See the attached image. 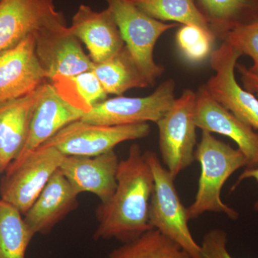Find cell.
<instances>
[{"label": "cell", "instance_id": "3", "mask_svg": "<svg viewBox=\"0 0 258 258\" xmlns=\"http://www.w3.org/2000/svg\"><path fill=\"white\" fill-rule=\"evenodd\" d=\"M154 176L149 223L153 229L174 241L192 258H203L200 244L194 239L188 226L189 219L174 184V178L161 164L155 153L144 152Z\"/></svg>", "mask_w": 258, "mask_h": 258}, {"label": "cell", "instance_id": "1", "mask_svg": "<svg viewBox=\"0 0 258 258\" xmlns=\"http://www.w3.org/2000/svg\"><path fill=\"white\" fill-rule=\"evenodd\" d=\"M113 195L96 209L98 226L94 239L132 242L152 230L149 211L154 187L152 169L140 146L133 144L119 161Z\"/></svg>", "mask_w": 258, "mask_h": 258}, {"label": "cell", "instance_id": "30", "mask_svg": "<svg viewBox=\"0 0 258 258\" xmlns=\"http://www.w3.org/2000/svg\"><path fill=\"white\" fill-rule=\"evenodd\" d=\"M1 1H2V0H0V2H1Z\"/></svg>", "mask_w": 258, "mask_h": 258}, {"label": "cell", "instance_id": "13", "mask_svg": "<svg viewBox=\"0 0 258 258\" xmlns=\"http://www.w3.org/2000/svg\"><path fill=\"white\" fill-rule=\"evenodd\" d=\"M195 120L197 128L233 140L247 158L246 168L258 167V133L215 101L205 85L196 92Z\"/></svg>", "mask_w": 258, "mask_h": 258}, {"label": "cell", "instance_id": "4", "mask_svg": "<svg viewBox=\"0 0 258 258\" xmlns=\"http://www.w3.org/2000/svg\"><path fill=\"white\" fill-rule=\"evenodd\" d=\"M114 17L125 46L146 78L149 86L155 83L164 71V66L156 63L154 50L159 37L179 26L165 23L149 16L131 0H106Z\"/></svg>", "mask_w": 258, "mask_h": 258}, {"label": "cell", "instance_id": "9", "mask_svg": "<svg viewBox=\"0 0 258 258\" xmlns=\"http://www.w3.org/2000/svg\"><path fill=\"white\" fill-rule=\"evenodd\" d=\"M241 56L230 43L222 41L210 55V64L215 74L205 86L215 101L245 124L258 130V98L244 89L235 78L236 66Z\"/></svg>", "mask_w": 258, "mask_h": 258}, {"label": "cell", "instance_id": "18", "mask_svg": "<svg viewBox=\"0 0 258 258\" xmlns=\"http://www.w3.org/2000/svg\"><path fill=\"white\" fill-rule=\"evenodd\" d=\"M44 84L30 94L0 106V174L18 157L26 142Z\"/></svg>", "mask_w": 258, "mask_h": 258}, {"label": "cell", "instance_id": "2", "mask_svg": "<svg viewBox=\"0 0 258 258\" xmlns=\"http://www.w3.org/2000/svg\"><path fill=\"white\" fill-rule=\"evenodd\" d=\"M195 161L200 163L201 173L195 201L186 208L189 220L198 219L205 212L222 213L237 220L238 212L222 201L221 191L232 174L247 167V158L243 153L203 131L201 141L195 150Z\"/></svg>", "mask_w": 258, "mask_h": 258}, {"label": "cell", "instance_id": "19", "mask_svg": "<svg viewBox=\"0 0 258 258\" xmlns=\"http://www.w3.org/2000/svg\"><path fill=\"white\" fill-rule=\"evenodd\" d=\"M215 36L223 40L237 27L258 20V0H197Z\"/></svg>", "mask_w": 258, "mask_h": 258}, {"label": "cell", "instance_id": "26", "mask_svg": "<svg viewBox=\"0 0 258 258\" xmlns=\"http://www.w3.org/2000/svg\"><path fill=\"white\" fill-rule=\"evenodd\" d=\"M222 41L230 43L242 55L250 57L253 64L249 71L258 76V20L231 30Z\"/></svg>", "mask_w": 258, "mask_h": 258}, {"label": "cell", "instance_id": "16", "mask_svg": "<svg viewBox=\"0 0 258 258\" xmlns=\"http://www.w3.org/2000/svg\"><path fill=\"white\" fill-rule=\"evenodd\" d=\"M84 112L62 99L52 83L45 82L34 111L28 138L21 152L12 163L21 161L69 123L81 119ZM10 166V165H9Z\"/></svg>", "mask_w": 258, "mask_h": 258}, {"label": "cell", "instance_id": "10", "mask_svg": "<svg viewBox=\"0 0 258 258\" xmlns=\"http://www.w3.org/2000/svg\"><path fill=\"white\" fill-rule=\"evenodd\" d=\"M66 25L54 0H2L0 52L15 46L30 35Z\"/></svg>", "mask_w": 258, "mask_h": 258}, {"label": "cell", "instance_id": "11", "mask_svg": "<svg viewBox=\"0 0 258 258\" xmlns=\"http://www.w3.org/2000/svg\"><path fill=\"white\" fill-rule=\"evenodd\" d=\"M35 52L47 80L92 71L94 62L67 25L35 34Z\"/></svg>", "mask_w": 258, "mask_h": 258}, {"label": "cell", "instance_id": "27", "mask_svg": "<svg viewBox=\"0 0 258 258\" xmlns=\"http://www.w3.org/2000/svg\"><path fill=\"white\" fill-rule=\"evenodd\" d=\"M227 235L220 229H213L204 235L200 244L203 258H234L227 249Z\"/></svg>", "mask_w": 258, "mask_h": 258}, {"label": "cell", "instance_id": "6", "mask_svg": "<svg viewBox=\"0 0 258 258\" xmlns=\"http://www.w3.org/2000/svg\"><path fill=\"white\" fill-rule=\"evenodd\" d=\"M64 154L52 147L37 148L21 161L11 163L0 184V198L25 215L38 198Z\"/></svg>", "mask_w": 258, "mask_h": 258}, {"label": "cell", "instance_id": "28", "mask_svg": "<svg viewBox=\"0 0 258 258\" xmlns=\"http://www.w3.org/2000/svg\"><path fill=\"white\" fill-rule=\"evenodd\" d=\"M236 69L240 75L242 88L246 91L253 93L258 98V76L250 72L248 68L244 64H237Z\"/></svg>", "mask_w": 258, "mask_h": 258}, {"label": "cell", "instance_id": "7", "mask_svg": "<svg viewBox=\"0 0 258 258\" xmlns=\"http://www.w3.org/2000/svg\"><path fill=\"white\" fill-rule=\"evenodd\" d=\"M150 132L148 123L108 126L79 119L60 129L42 146L55 148L64 156L96 157L125 141L145 138Z\"/></svg>", "mask_w": 258, "mask_h": 258}, {"label": "cell", "instance_id": "15", "mask_svg": "<svg viewBox=\"0 0 258 258\" xmlns=\"http://www.w3.org/2000/svg\"><path fill=\"white\" fill-rule=\"evenodd\" d=\"M69 28L86 45L90 57L96 64L111 58L125 45L114 17L108 8L97 12L88 5H80Z\"/></svg>", "mask_w": 258, "mask_h": 258}, {"label": "cell", "instance_id": "23", "mask_svg": "<svg viewBox=\"0 0 258 258\" xmlns=\"http://www.w3.org/2000/svg\"><path fill=\"white\" fill-rule=\"evenodd\" d=\"M18 209L0 199V258H25L35 234Z\"/></svg>", "mask_w": 258, "mask_h": 258}, {"label": "cell", "instance_id": "29", "mask_svg": "<svg viewBox=\"0 0 258 258\" xmlns=\"http://www.w3.org/2000/svg\"><path fill=\"white\" fill-rule=\"evenodd\" d=\"M249 179H254L258 182V167L246 168L243 172L239 176L238 179L236 181L233 187L232 188V190L235 189L244 180ZM254 211L258 212V200L254 203Z\"/></svg>", "mask_w": 258, "mask_h": 258}, {"label": "cell", "instance_id": "17", "mask_svg": "<svg viewBox=\"0 0 258 258\" xmlns=\"http://www.w3.org/2000/svg\"><path fill=\"white\" fill-rule=\"evenodd\" d=\"M79 196L59 169L52 174L24 220L35 235H46L77 208Z\"/></svg>", "mask_w": 258, "mask_h": 258}, {"label": "cell", "instance_id": "14", "mask_svg": "<svg viewBox=\"0 0 258 258\" xmlns=\"http://www.w3.org/2000/svg\"><path fill=\"white\" fill-rule=\"evenodd\" d=\"M118 156L114 150L96 157L64 156L59 170L79 195L90 192L106 203L117 186Z\"/></svg>", "mask_w": 258, "mask_h": 258}, {"label": "cell", "instance_id": "12", "mask_svg": "<svg viewBox=\"0 0 258 258\" xmlns=\"http://www.w3.org/2000/svg\"><path fill=\"white\" fill-rule=\"evenodd\" d=\"M47 81L35 52V35L0 52V106L30 94Z\"/></svg>", "mask_w": 258, "mask_h": 258}, {"label": "cell", "instance_id": "5", "mask_svg": "<svg viewBox=\"0 0 258 258\" xmlns=\"http://www.w3.org/2000/svg\"><path fill=\"white\" fill-rule=\"evenodd\" d=\"M195 100L196 92L184 90L157 123L161 159L174 179L195 161Z\"/></svg>", "mask_w": 258, "mask_h": 258}, {"label": "cell", "instance_id": "20", "mask_svg": "<svg viewBox=\"0 0 258 258\" xmlns=\"http://www.w3.org/2000/svg\"><path fill=\"white\" fill-rule=\"evenodd\" d=\"M92 71L107 94L121 96L132 88L149 86L125 45L111 58L94 63Z\"/></svg>", "mask_w": 258, "mask_h": 258}, {"label": "cell", "instance_id": "25", "mask_svg": "<svg viewBox=\"0 0 258 258\" xmlns=\"http://www.w3.org/2000/svg\"><path fill=\"white\" fill-rule=\"evenodd\" d=\"M176 38L185 58L190 62H200L211 55L216 37L199 27L183 25L176 32Z\"/></svg>", "mask_w": 258, "mask_h": 258}, {"label": "cell", "instance_id": "24", "mask_svg": "<svg viewBox=\"0 0 258 258\" xmlns=\"http://www.w3.org/2000/svg\"><path fill=\"white\" fill-rule=\"evenodd\" d=\"M109 258H192L174 241L152 229L113 249Z\"/></svg>", "mask_w": 258, "mask_h": 258}, {"label": "cell", "instance_id": "8", "mask_svg": "<svg viewBox=\"0 0 258 258\" xmlns=\"http://www.w3.org/2000/svg\"><path fill=\"white\" fill-rule=\"evenodd\" d=\"M175 82L169 79L145 97L118 96L97 103L81 120L102 125L157 123L175 101Z\"/></svg>", "mask_w": 258, "mask_h": 258}, {"label": "cell", "instance_id": "21", "mask_svg": "<svg viewBox=\"0 0 258 258\" xmlns=\"http://www.w3.org/2000/svg\"><path fill=\"white\" fill-rule=\"evenodd\" d=\"M50 83L62 99L85 114L108 96L92 71L76 76H55Z\"/></svg>", "mask_w": 258, "mask_h": 258}, {"label": "cell", "instance_id": "22", "mask_svg": "<svg viewBox=\"0 0 258 258\" xmlns=\"http://www.w3.org/2000/svg\"><path fill=\"white\" fill-rule=\"evenodd\" d=\"M131 1L146 14L159 21L164 23L171 21L182 25H195L215 36L208 20L199 8L197 0Z\"/></svg>", "mask_w": 258, "mask_h": 258}]
</instances>
